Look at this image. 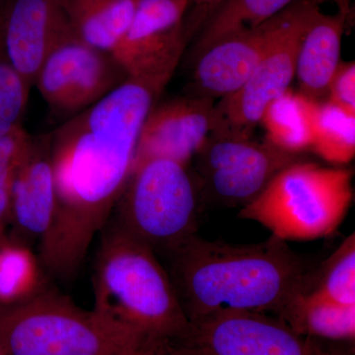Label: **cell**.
Wrapping results in <instances>:
<instances>
[{
    "label": "cell",
    "mask_w": 355,
    "mask_h": 355,
    "mask_svg": "<svg viewBox=\"0 0 355 355\" xmlns=\"http://www.w3.org/2000/svg\"><path fill=\"white\" fill-rule=\"evenodd\" d=\"M168 83L128 77L51 133L55 203L39 260L50 279H73L132 174L147 114Z\"/></svg>",
    "instance_id": "1"
},
{
    "label": "cell",
    "mask_w": 355,
    "mask_h": 355,
    "mask_svg": "<svg viewBox=\"0 0 355 355\" xmlns=\"http://www.w3.org/2000/svg\"><path fill=\"white\" fill-rule=\"evenodd\" d=\"M161 256L189 322L222 308L279 316L309 291L304 261L272 235L258 244L234 245L193 234Z\"/></svg>",
    "instance_id": "2"
},
{
    "label": "cell",
    "mask_w": 355,
    "mask_h": 355,
    "mask_svg": "<svg viewBox=\"0 0 355 355\" xmlns=\"http://www.w3.org/2000/svg\"><path fill=\"white\" fill-rule=\"evenodd\" d=\"M93 265V309L150 340H173L190 322L155 252L132 236L106 225Z\"/></svg>",
    "instance_id": "3"
},
{
    "label": "cell",
    "mask_w": 355,
    "mask_h": 355,
    "mask_svg": "<svg viewBox=\"0 0 355 355\" xmlns=\"http://www.w3.org/2000/svg\"><path fill=\"white\" fill-rule=\"evenodd\" d=\"M150 338L50 284L16 304H0V343L7 355H144Z\"/></svg>",
    "instance_id": "4"
},
{
    "label": "cell",
    "mask_w": 355,
    "mask_h": 355,
    "mask_svg": "<svg viewBox=\"0 0 355 355\" xmlns=\"http://www.w3.org/2000/svg\"><path fill=\"white\" fill-rule=\"evenodd\" d=\"M354 173L301 159L277 173L238 217L258 222L284 241H311L338 230L352 200Z\"/></svg>",
    "instance_id": "5"
},
{
    "label": "cell",
    "mask_w": 355,
    "mask_h": 355,
    "mask_svg": "<svg viewBox=\"0 0 355 355\" xmlns=\"http://www.w3.org/2000/svg\"><path fill=\"white\" fill-rule=\"evenodd\" d=\"M198 187L188 166L153 158L133 167L106 225L161 256L197 234Z\"/></svg>",
    "instance_id": "6"
},
{
    "label": "cell",
    "mask_w": 355,
    "mask_h": 355,
    "mask_svg": "<svg viewBox=\"0 0 355 355\" xmlns=\"http://www.w3.org/2000/svg\"><path fill=\"white\" fill-rule=\"evenodd\" d=\"M324 0H297L270 48L241 88L214 104L209 135L251 139L266 107L284 94L295 78L299 48L306 30Z\"/></svg>",
    "instance_id": "7"
},
{
    "label": "cell",
    "mask_w": 355,
    "mask_h": 355,
    "mask_svg": "<svg viewBox=\"0 0 355 355\" xmlns=\"http://www.w3.org/2000/svg\"><path fill=\"white\" fill-rule=\"evenodd\" d=\"M168 340L183 355H335L279 317L224 308L190 321L183 336Z\"/></svg>",
    "instance_id": "8"
},
{
    "label": "cell",
    "mask_w": 355,
    "mask_h": 355,
    "mask_svg": "<svg viewBox=\"0 0 355 355\" xmlns=\"http://www.w3.org/2000/svg\"><path fill=\"white\" fill-rule=\"evenodd\" d=\"M128 78L113 55L89 46L71 31L49 51L34 85L49 108L69 120L106 97Z\"/></svg>",
    "instance_id": "9"
},
{
    "label": "cell",
    "mask_w": 355,
    "mask_h": 355,
    "mask_svg": "<svg viewBox=\"0 0 355 355\" xmlns=\"http://www.w3.org/2000/svg\"><path fill=\"white\" fill-rule=\"evenodd\" d=\"M202 189L225 205L245 207L286 166L304 154L280 150L270 142L209 135L195 156Z\"/></svg>",
    "instance_id": "10"
},
{
    "label": "cell",
    "mask_w": 355,
    "mask_h": 355,
    "mask_svg": "<svg viewBox=\"0 0 355 355\" xmlns=\"http://www.w3.org/2000/svg\"><path fill=\"white\" fill-rule=\"evenodd\" d=\"M191 0H139L113 55L130 78L169 83L186 50Z\"/></svg>",
    "instance_id": "11"
},
{
    "label": "cell",
    "mask_w": 355,
    "mask_h": 355,
    "mask_svg": "<svg viewBox=\"0 0 355 355\" xmlns=\"http://www.w3.org/2000/svg\"><path fill=\"white\" fill-rule=\"evenodd\" d=\"M286 9L259 27L219 40L200 53L195 58L187 95L216 101L241 88L284 25Z\"/></svg>",
    "instance_id": "12"
},
{
    "label": "cell",
    "mask_w": 355,
    "mask_h": 355,
    "mask_svg": "<svg viewBox=\"0 0 355 355\" xmlns=\"http://www.w3.org/2000/svg\"><path fill=\"white\" fill-rule=\"evenodd\" d=\"M65 2L4 0L0 7V40L4 51L31 88L49 51L72 31Z\"/></svg>",
    "instance_id": "13"
},
{
    "label": "cell",
    "mask_w": 355,
    "mask_h": 355,
    "mask_svg": "<svg viewBox=\"0 0 355 355\" xmlns=\"http://www.w3.org/2000/svg\"><path fill=\"white\" fill-rule=\"evenodd\" d=\"M214 104L188 95L156 103L142 125L133 167L153 158L188 166L209 135Z\"/></svg>",
    "instance_id": "14"
},
{
    "label": "cell",
    "mask_w": 355,
    "mask_h": 355,
    "mask_svg": "<svg viewBox=\"0 0 355 355\" xmlns=\"http://www.w3.org/2000/svg\"><path fill=\"white\" fill-rule=\"evenodd\" d=\"M55 191L51 158V133L32 137L11 187L9 239L30 245L48 232Z\"/></svg>",
    "instance_id": "15"
},
{
    "label": "cell",
    "mask_w": 355,
    "mask_h": 355,
    "mask_svg": "<svg viewBox=\"0 0 355 355\" xmlns=\"http://www.w3.org/2000/svg\"><path fill=\"white\" fill-rule=\"evenodd\" d=\"M349 20L320 11L306 30L296 62L299 93L312 101H327L329 85L340 60L343 36Z\"/></svg>",
    "instance_id": "16"
},
{
    "label": "cell",
    "mask_w": 355,
    "mask_h": 355,
    "mask_svg": "<svg viewBox=\"0 0 355 355\" xmlns=\"http://www.w3.org/2000/svg\"><path fill=\"white\" fill-rule=\"evenodd\" d=\"M139 0H67L70 28L84 43L113 55L130 23Z\"/></svg>",
    "instance_id": "17"
},
{
    "label": "cell",
    "mask_w": 355,
    "mask_h": 355,
    "mask_svg": "<svg viewBox=\"0 0 355 355\" xmlns=\"http://www.w3.org/2000/svg\"><path fill=\"white\" fill-rule=\"evenodd\" d=\"M299 335L354 342L355 305L340 304L314 292L299 293L277 316Z\"/></svg>",
    "instance_id": "18"
},
{
    "label": "cell",
    "mask_w": 355,
    "mask_h": 355,
    "mask_svg": "<svg viewBox=\"0 0 355 355\" xmlns=\"http://www.w3.org/2000/svg\"><path fill=\"white\" fill-rule=\"evenodd\" d=\"M317 103L289 88L273 100L261 116L266 140L292 154H304L312 146Z\"/></svg>",
    "instance_id": "19"
},
{
    "label": "cell",
    "mask_w": 355,
    "mask_h": 355,
    "mask_svg": "<svg viewBox=\"0 0 355 355\" xmlns=\"http://www.w3.org/2000/svg\"><path fill=\"white\" fill-rule=\"evenodd\" d=\"M297 0H225L200 31L193 60L219 40L259 27Z\"/></svg>",
    "instance_id": "20"
},
{
    "label": "cell",
    "mask_w": 355,
    "mask_h": 355,
    "mask_svg": "<svg viewBox=\"0 0 355 355\" xmlns=\"http://www.w3.org/2000/svg\"><path fill=\"white\" fill-rule=\"evenodd\" d=\"M49 284L38 254L22 243L0 245V304H16L36 295Z\"/></svg>",
    "instance_id": "21"
},
{
    "label": "cell",
    "mask_w": 355,
    "mask_h": 355,
    "mask_svg": "<svg viewBox=\"0 0 355 355\" xmlns=\"http://www.w3.org/2000/svg\"><path fill=\"white\" fill-rule=\"evenodd\" d=\"M310 151L333 165L352 162L355 156V116L331 103H317Z\"/></svg>",
    "instance_id": "22"
},
{
    "label": "cell",
    "mask_w": 355,
    "mask_h": 355,
    "mask_svg": "<svg viewBox=\"0 0 355 355\" xmlns=\"http://www.w3.org/2000/svg\"><path fill=\"white\" fill-rule=\"evenodd\" d=\"M309 291L334 302L355 305L354 233L324 263L317 286Z\"/></svg>",
    "instance_id": "23"
},
{
    "label": "cell",
    "mask_w": 355,
    "mask_h": 355,
    "mask_svg": "<svg viewBox=\"0 0 355 355\" xmlns=\"http://www.w3.org/2000/svg\"><path fill=\"white\" fill-rule=\"evenodd\" d=\"M30 90L7 58L0 40V137L22 125Z\"/></svg>",
    "instance_id": "24"
},
{
    "label": "cell",
    "mask_w": 355,
    "mask_h": 355,
    "mask_svg": "<svg viewBox=\"0 0 355 355\" xmlns=\"http://www.w3.org/2000/svg\"><path fill=\"white\" fill-rule=\"evenodd\" d=\"M25 128H14L0 137V223L8 225L11 187L16 171L31 142Z\"/></svg>",
    "instance_id": "25"
},
{
    "label": "cell",
    "mask_w": 355,
    "mask_h": 355,
    "mask_svg": "<svg viewBox=\"0 0 355 355\" xmlns=\"http://www.w3.org/2000/svg\"><path fill=\"white\" fill-rule=\"evenodd\" d=\"M327 102L355 116L354 62H340L329 85Z\"/></svg>",
    "instance_id": "26"
},
{
    "label": "cell",
    "mask_w": 355,
    "mask_h": 355,
    "mask_svg": "<svg viewBox=\"0 0 355 355\" xmlns=\"http://www.w3.org/2000/svg\"><path fill=\"white\" fill-rule=\"evenodd\" d=\"M225 0H191L190 8L184 18V34L189 41L200 32L211 14L221 6Z\"/></svg>",
    "instance_id": "27"
},
{
    "label": "cell",
    "mask_w": 355,
    "mask_h": 355,
    "mask_svg": "<svg viewBox=\"0 0 355 355\" xmlns=\"http://www.w3.org/2000/svg\"><path fill=\"white\" fill-rule=\"evenodd\" d=\"M144 355H183L168 340H153L149 343Z\"/></svg>",
    "instance_id": "28"
},
{
    "label": "cell",
    "mask_w": 355,
    "mask_h": 355,
    "mask_svg": "<svg viewBox=\"0 0 355 355\" xmlns=\"http://www.w3.org/2000/svg\"><path fill=\"white\" fill-rule=\"evenodd\" d=\"M333 1L338 8L336 12L343 15L345 19L349 20L352 16V0H333Z\"/></svg>",
    "instance_id": "29"
},
{
    "label": "cell",
    "mask_w": 355,
    "mask_h": 355,
    "mask_svg": "<svg viewBox=\"0 0 355 355\" xmlns=\"http://www.w3.org/2000/svg\"><path fill=\"white\" fill-rule=\"evenodd\" d=\"M8 239V236L6 234V226L0 223V245L3 244Z\"/></svg>",
    "instance_id": "30"
},
{
    "label": "cell",
    "mask_w": 355,
    "mask_h": 355,
    "mask_svg": "<svg viewBox=\"0 0 355 355\" xmlns=\"http://www.w3.org/2000/svg\"><path fill=\"white\" fill-rule=\"evenodd\" d=\"M0 355H7V352L6 349H4L3 345L0 343Z\"/></svg>",
    "instance_id": "31"
},
{
    "label": "cell",
    "mask_w": 355,
    "mask_h": 355,
    "mask_svg": "<svg viewBox=\"0 0 355 355\" xmlns=\"http://www.w3.org/2000/svg\"><path fill=\"white\" fill-rule=\"evenodd\" d=\"M4 0H0V7L2 6V4H3Z\"/></svg>",
    "instance_id": "32"
}]
</instances>
